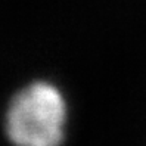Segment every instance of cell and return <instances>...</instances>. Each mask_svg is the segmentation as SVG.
Instances as JSON below:
<instances>
[{"mask_svg": "<svg viewBox=\"0 0 146 146\" xmlns=\"http://www.w3.org/2000/svg\"><path fill=\"white\" fill-rule=\"evenodd\" d=\"M65 124V99L55 86L44 81L22 89L6 114V133L15 146H61Z\"/></svg>", "mask_w": 146, "mask_h": 146, "instance_id": "obj_1", "label": "cell"}]
</instances>
